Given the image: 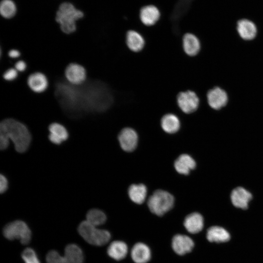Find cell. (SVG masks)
<instances>
[{
  "label": "cell",
  "instance_id": "6da1fadb",
  "mask_svg": "<svg viewBox=\"0 0 263 263\" xmlns=\"http://www.w3.org/2000/svg\"><path fill=\"white\" fill-rule=\"evenodd\" d=\"M32 137L28 128L23 123L11 118H5L0 124V149L6 150L10 140L16 150L23 153L28 149Z\"/></svg>",
  "mask_w": 263,
  "mask_h": 263
},
{
  "label": "cell",
  "instance_id": "7a4b0ae2",
  "mask_svg": "<svg viewBox=\"0 0 263 263\" xmlns=\"http://www.w3.org/2000/svg\"><path fill=\"white\" fill-rule=\"evenodd\" d=\"M83 17V13L69 2L62 3L56 12V20L61 31L67 34L74 33L76 29L75 22Z\"/></svg>",
  "mask_w": 263,
  "mask_h": 263
},
{
  "label": "cell",
  "instance_id": "3957f363",
  "mask_svg": "<svg viewBox=\"0 0 263 263\" xmlns=\"http://www.w3.org/2000/svg\"><path fill=\"white\" fill-rule=\"evenodd\" d=\"M174 201V196L170 193L157 189L149 198L147 205L151 213L162 216L172 209Z\"/></svg>",
  "mask_w": 263,
  "mask_h": 263
},
{
  "label": "cell",
  "instance_id": "277c9868",
  "mask_svg": "<svg viewBox=\"0 0 263 263\" xmlns=\"http://www.w3.org/2000/svg\"><path fill=\"white\" fill-rule=\"evenodd\" d=\"M78 231L87 243L96 246L105 245L108 243L111 236L108 231L98 229L86 220L79 225Z\"/></svg>",
  "mask_w": 263,
  "mask_h": 263
},
{
  "label": "cell",
  "instance_id": "5b68a950",
  "mask_svg": "<svg viewBox=\"0 0 263 263\" xmlns=\"http://www.w3.org/2000/svg\"><path fill=\"white\" fill-rule=\"evenodd\" d=\"M83 254L76 244H68L64 250L63 256L55 250L50 251L46 255L47 263H83Z\"/></svg>",
  "mask_w": 263,
  "mask_h": 263
},
{
  "label": "cell",
  "instance_id": "8992f818",
  "mask_svg": "<svg viewBox=\"0 0 263 263\" xmlns=\"http://www.w3.org/2000/svg\"><path fill=\"white\" fill-rule=\"evenodd\" d=\"M4 236L7 239H18L23 244H29L31 238V231L23 221L16 220L7 224L3 229Z\"/></svg>",
  "mask_w": 263,
  "mask_h": 263
},
{
  "label": "cell",
  "instance_id": "52a82bcc",
  "mask_svg": "<svg viewBox=\"0 0 263 263\" xmlns=\"http://www.w3.org/2000/svg\"><path fill=\"white\" fill-rule=\"evenodd\" d=\"M176 102L178 107L183 113L190 114L197 110L199 105V98L194 92L186 90L178 93Z\"/></svg>",
  "mask_w": 263,
  "mask_h": 263
},
{
  "label": "cell",
  "instance_id": "ba28073f",
  "mask_svg": "<svg viewBox=\"0 0 263 263\" xmlns=\"http://www.w3.org/2000/svg\"><path fill=\"white\" fill-rule=\"evenodd\" d=\"M64 74L68 82L75 86L84 84L87 77L86 68L76 62L68 64L65 68Z\"/></svg>",
  "mask_w": 263,
  "mask_h": 263
},
{
  "label": "cell",
  "instance_id": "9c48e42d",
  "mask_svg": "<svg viewBox=\"0 0 263 263\" xmlns=\"http://www.w3.org/2000/svg\"><path fill=\"white\" fill-rule=\"evenodd\" d=\"M118 140L121 149L125 151L132 152L137 147L138 136L136 132L132 128L126 127L118 134Z\"/></svg>",
  "mask_w": 263,
  "mask_h": 263
},
{
  "label": "cell",
  "instance_id": "30bf717a",
  "mask_svg": "<svg viewBox=\"0 0 263 263\" xmlns=\"http://www.w3.org/2000/svg\"><path fill=\"white\" fill-rule=\"evenodd\" d=\"M27 84L32 92L40 94L47 90L49 82L47 76L44 73L41 72H35L28 75Z\"/></svg>",
  "mask_w": 263,
  "mask_h": 263
},
{
  "label": "cell",
  "instance_id": "8fae6325",
  "mask_svg": "<svg viewBox=\"0 0 263 263\" xmlns=\"http://www.w3.org/2000/svg\"><path fill=\"white\" fill-rule=\"evenodd\" d=\"M171 246L178 255H184L192 250L194 243L189 237L183 234H177L172 239Z\"/></svg>",
  "mask_w": 263,
  "mask_h": 263
},
{
  "label": "cell",
  "instance_id": "7c38bea8",
  "mask_svg": "<svg viewBox=\"0 0 263 263\" xmlns=\"http://www.w3.org/2000/svg\"><path fill=\"white\" fill-rule=\"evenodd\" d=\"M207 100L211 108L219 110L226 104L228 97L224 90L219 87H215L207 92Z\"/></svg>",
  "mask_w": 263,
  "mask_h": 263
},
{
  "label": "cell",
  "instance_id": "4fadbf2b",
  "mask_svg": "<svg viewBox=\"0 0 263 263\" xmlns=\"http://www.w3.org/2000/svg\"><path fill=\"white\" fill-rule=\"evenodd\" d=\"M252 198L251 193L242 187L235 188L230 195L231 201L233 206L244 209L248 208V203Z\"/></svg>",
  "mask_w": 263,
  "mask_h": 263
},
{
  "label": "cell",
  "instance_id": "5bb4252c",
  "mask_svg": "<svg viewBox=\"0 0 263 263\" xmlns=\"http://www.w3.org/2000/svg\"><path fill=\"white\" fill-rule=\"evenodd\" d=\"M236 29L240 37L246 40L254 38L257 33L256 24L252 20L245 18L237 21Z\"/></svg>",
  "mask_w": 263,
  "mask_h": 263
},
{
  "label": "cell",
  "instance_id": "9a60e30c",
  "mask_svg": "<svg viewBox=\"0 0 263 263\" xmlns=\"http://www.w3.org/2000/svg\"><path fill=\"white\" fill-rule=\"evenodd\" d=\"M49 134L48 139L54 144L59 145L66 141L69 137V133L66 128L57 122L51 123L48 127Z\"/></svg>",
  "mask_w": 263,
  "mask_h": 263
},
{
  "label": "cell",
  "instance_id": "2e32d148",
  "mask_svg": "<svg viewBox=\"0 0 263 263\" xmlns=\"http://www.w3.org/2000/svg\"><path fill=\"white\" fill-rule=\"evenodd\" d=\"M196 162L189 155L184 153L180 155L174 162V168L179 174L187 175L196 167Z\"/></svg>",
  "mask_w": 263,
  "mask_h": 263
},
{
  "label": "cell",
  "instance_id": "e0dca14e",
  "mask_svg": "<svg viewBox=\"0 0 263 263\" xmlns=\"http://www.w3.org/2000/svg\"><path fill=\"white\" fill-rule=\"evenodd\" d=\"M131 256L135 263H147L150 259L151 251L147 244L137 243L132 248Z\"/></svg>",
  "mask_w": 263,
  "mask_h": 263
},
{
  "label": "cell",
  "instance_id": "ac0fdd59",
  "mask_svg": "<svg viewBox=\"0 0 263 263\" xmlns=\"http://www.w3.org/2000/svg\"><path fill=\"white\" fill-rule=\"evenodd\" d=\"M184 225L189 233L191 234L198 233L203 228V217L201 214L198 212L190 213L185 218Z\"/></svg>",
  "mask_w": 263,
  "mask_h": 263
},
{
  "label": "cell",
  "instance_id": "d6986e66",
  "mask_svg": "<svg viewBox=\"0 0 263 263\" xmlns=\"http://www.w3.org/2000/svg\"><path fill=\"white\" fill-rule=\"evenodd\" d=\"M182 48L185 53L188 56H195L200 50V41L195 35L186 33L183 37Z\"/></svg>",
  "mask_w": 263,
  "mask_h": 263
},
{
  "label": "cell",
  "instance_id": "ffe728a7",
  "mask_svg": "<svg viewBox=\"0 0 263 263\" xmlns=\"http://www.w3.org/2000/svg\"><path fill=\"white\" fill-rule=\"evenodd\" d=\"M126 44L130 50L137 53L144 49L145 41L140 33L134 30H130L126 34Z\"/></svg>",
  "mask_w": 263,
  "mask_h": 263
},
{
  "label": "cell",
  "instance_id": "44dd1931",
  "mask_svg": "<svg viewBox=\"0 0 263 263\" xmlns=\"http://www.w3.org/2000/svg\"><path fill=\"white\" fill-rule=\"evenodd\" d=\"M160 125L162 130L167 133L173 134L180 128V121L177 116L172 113L164 114L161 118Z\"/></svg>",
  "mask_w": 263,
  "mask_h": 263
},
{
  "label": "cell",
  "instance_id": "7402d4cb",
  "mask_svg": "<svg viewBox=\"0 0 263 263\" xmlns=\"http://www.w3.org/2000/svg\"><path fill=\"white\" fill-rule=\"evenodd\" d=\"M128 196L131 200L135 204H143L147 197V188L143 184L131 185L128 190Z\"/></svg>",
  "mask_w": 263,
  "mask_h": 263
},
{
  "label": "cell",
  "instance_id": "603a6c76",
  "mask_svg": "<svg viewBox=\"0 0 263 263\" xmlns=\"http://www.w3.org/2000/svg\"><path fill=\"white\" fill-rule=\"evenodd\" d=\"M128 251L127 245L121 241H115L112 242L107 249L108 255L116 261L124 259L128 254Z\"/></svg>",
  "mask_w": 263,
  "mask_h": 263
},
{
  "label": "cell",
  "instance_id": "cb8c5ba5",
  "mask_svg": "<svg viewBox=\"0 0 263 263\" xmlns=\"http://www.w3.org/2000/svg\"><path fill=\"white\" fill-rule=\"evenodd\" d=\"M140 17L142 23L147 26L154 24L159 19L160 13L158 9L153 5H148L142 8Z\"/></svg>",
  "mask_w": 263,
  "mask_h": 263
},
{
  "label": "cell",
  "instance_id": "d4e9b609",
  "mask_svg": "<svg viewBox=\"0 0 263 263\" xmlns=\"http://www.w3.org/2000/svg\"><path fill=\"white\" fill-rule=\"evenodd\" d=\"M207 238L210 242L223 243L228 241L230 236L228 232L223 227L213 226L207 229Z\"/></svg>",
  "mask_w": 263,
  "mask_h": 263
},
{
  "label": "cell",
  "instance_id": "484cf974",
  "mask_svg": "<svg viewBox=\"0 0 263 263\" xmlns=\"http://www.w3.org/2000/svg\"><path fill=\"white\" fill-rule=\"evenodd\" d=\"M106 220L107 217L105 213L99 209H91L86 214V221L96 227L104 224Z\"/></svg>",
  "mask_w": 263,
  "mask_h": 263
},
{
  "label": "cell",
  "instance_id": "4316f807",
  "mask_svg": "<svg viewBox=\"0 0 263 263\" xmlns=\"http://www.w3.org/2000/svg\"><path fill=\"white\" fill-rule=\"evenodd\" d=\"M16 12V6L12 0H2L0 4V13L4 18L10 19Z\"/></svg>",
  "mask_w": 263,
  "mask_h": 263
},
{
  "label": "cell",
  "instance_id": "83f0119b",
  "mask_svg": "<svg viewBox=\"0 0 263 263\" xmlns=\"http://www.w3.org/2000/svg\"><path fill=\"white\" fill-rule=\"evenodd\" d=\"M21 257L25 263H40L35 251L31 248L25 249Z\"/></svg>",
  "mask_w": 263,
  "mask_h": 263
},
{
  "label": "cell",
  "instance_id": "f1b7e54d",
  "mask_svg": "<svg viewBox=\"0 0 263 263\" xmlns=\"http://www.w3.org/2000/svg\"><path fill=\"white\" fill-rule=\"evenodd\" d=\"M18 73L15 68L10 67L4 72L2 77L5 81L11 82L17 79L19 75Z\"/></svg>",
  "mask_w": 263,
  "mask_h": 263
},
{
  "label": "cell",
  "instance_id": "f546056e",
  "mask_svg": "<svg viewBox=\"0 0 263 263\" xmlns=\"http://www.w3.org/2000/svg\"><path fill=\"white\" fill-rule=\"evenodd\" d=\"M8 188V181L7 178L3 174L0 176V192L1 193L5 192Z\"/></svg>",
  "mask_w": 263,
  "mask_h": 263
},
{
  "label": "cell",
  "instance_id": "4dcf8cb0",
  "mask_svg": "<svg viewBox=\"0 0 263 263\" xmlns=\"http://www.w3.org/2000/svg\"><path fill=\"white\" fill-rule=\"evenodd\" d=\"M14 68L18 72H23L26 70L27 64L23 60H19L15 62Z\"/></svg>",
  "mask_w": 263,
  "mask_h": 263
},
{
  "label": "cell",
  "instance_id": "1f68e13d",
  "mask_svg": "<svg viewBox=\"0 0 263 263\" xmlns=\"http://www.w3.org/2000/svg\"><path fill=\"white\" fill-rule=\"evenodd\" d=\"M8 56L11 59H17L20 56V52L15 48L10 49L7 53Z\"/></svg>",
  "mask_w": 263,
  "mask_h": 263
}]
</instances>
